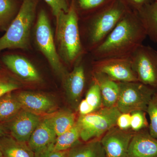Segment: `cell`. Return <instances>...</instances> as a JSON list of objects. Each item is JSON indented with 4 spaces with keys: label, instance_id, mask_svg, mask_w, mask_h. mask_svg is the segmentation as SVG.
<instances>
[{
    "label": "cell",
    "instance_id": "6da1fadb",
    "mask_svg": "<svg viewBox=\"0 0 157 157\" xmlns=\"http://www.w3.org/2000/svg\"><path fill=\"white\" fill-rule=\"evenodd\" d=\"M147 37L137 12L128 10L104 42L90 52L92 59L130 57Z\"/></svg>",
    "mask_w": 157,
    "mask_h": 157
},
{
    "label": "cell",
    "instance_id": "7a4b0ae2",
    "mask_svg": "<svg viewBox=\"0 0 157 157\" xmlns=\"http://www.w3.org/2000/svg\"><path fill=\"white\" fill-rule=\"evenodd\" d=\"M128 10L121 0H114L94 12L79 29L81 41L84 38L86 43L85 50L91 52L101 45Z\"/></svg>",
    "mask_w": 157,
    "mask_h": 157
},
{
    "label": "cell",
    "instance_id": "3957f363",
    "mask_svg": "<svg viewBox=\"0 0 157 157\" xmlns=\"http://www.w3.org/2000/svg\"><path fill=\"white\" fill-rule=\"evenodd\" d=\"M56 39L60 57L69 66L76 64L84 53L79 28V17L75 0L67 12L56 17Z\"/></svg>",
    "mask_w": 157,
    "mask_h": 157
},
{
    "label": "cell",
    "instance_id": "277c9868",
    "mask_svg": "<svg viewBox=\"0 0 157 157\" xmlns=\"http://www.w3.org/2000/svg\"><path fill=\"white\" fill-rule=\"evenodd\" d=\"M36 8V0H23L17 15L0 38V52L6 49L27 48Z\"/></svg>",
    "mask_w": 157,
    "mask_h": 157
},
{
    "label": "cell",
    "instance_id": "5b68a950",
    "mask_svg": "<svg viewBox=\"0 0 157 157\" xmlns=\"http://www.w3.org/2000/svg\"><path fill=\"white\" fill-rule=\"evenodd\" d=\"M121 113L114 106L103 107L87 115L78 116L76 123L79 128L80 140L86 142L101 139L109 129L116 125Z\"/></svg>",
    "mask_w": 157,
    "mask_h": 157
},
{
    "label": "cell",
    "instance_id": "8992f818",
    "mask_svg": "<svg viewBox=\"0 0 157 157\" xmlns=\"http://www.w3.org/2000/svg\"><path fill=\"white\" fill-rule=\"evenodd\" d=\"M119 92L116 106L121 113L136 110L146 112L157 90L139 82H118Z\"/></svg>",
    "mask_w": 157,
    "mask_h": 157
},
{
    "label": "cell",
    "instance_id": "52a82bcc",
    "mask_svg": "<svg viewBox=\"0 0 157 157\" xmlns=\"http://www.w3.org/2000/svg\"><path fill=\"white\" fill-rule=\"evenodd\" d=\"M35 41L39 50L48 60L54 72L62 79L68 71L57 51L50 21L44 10L39 11L35 31Z\"/></svg>",
    "mask_w": 157,
    "mask_h": 157
},
{
    "label": "cell",
    "instance_id": "ba28073f",
    "mask_svg": "<svg viewBox=\"0 0 157 157\" xmlns=\"http://www.w3.org/2000/svg\"><path fill=\"white\" fill-rule=\"evenodd\" d=\"M130 59L138 81L157 90V51L142 44Z\"/></svg>",
    "mask_w": 157,
    "mask_h": 157
},
{
    "label": "cell",
    "instance_id": "9c48e42d",
    "mask_svg": "<svg viewBox=\"0 0 157 157\" xmlns=\"http://www.w3.org/2000/svg\"><path fill=\"white\" fill-rule=\"evenodd\" d=\"M92 71L104 73L116 82H138L130 57H114L93 60Z\"/></svg>",
    "mask_w": 157,
    "mask_h": 157
},
{
    "label": "cell",
    "instance_id": "30bf717a",
    "mask_svg": "<svg viewBox=\"0 0 157 157\" xmlns=\"http://www.w3.org/2000/svg\"><path fill=\"white\" fill-rule=\"evenodd\" d=\"M135 133L131 129L121 130L116 125L109 129L100 139L107 157H127Z\"/></svg>",
    "mask_w": 157,
    "mask_h": 157
},
{
    "label": "cell",
    "instance_id": "8fae6325",
    "mask_svg": "<svg viewBox=\"0 0 157 157\" xmlns=\"http://www.w3.org/2000/svg\"><path fill=\"white\" fill-rule=\"evenodd\" d=\"M79 61L63 78L64 89L68 103L77 110L85 87L86 77L84 66Z\"/></svg>",
    "mask_w": 157,
    "mask_h": 157
},
{
    "label": "cell",
    "instance_id": "7c38bea8",
    "mask_svg": "<svg viewBox=\"0 0 157 157\" xmlns=\"http://www.w3.org/2000/svg\"><path fill=\"white\" fill-rule=\"evenodd\" d=\"M12 119L9 126L11 137L20 142L28 143L42 118L22 109Z\"/></svg>",
    "mask_w": 157,
    "mask_h": 157
},
{
    "label": "cell",
    "instance_id": "4fadbf2b",
    "mask_svg": "<svg viewBox=\"0 0 157 157\" xmlns=\"http://www.w3.org/2000/svg\"><path fill=\"white\" fill-rule=\"evenodd\" d=\"M15 96L22 109L40 116L51 114L56 107L52 98L42 93L22 91Z\"/></svg>",
    "mask_w": 157,
    "mask_h": 157
},
{
    "label": "cell",
    "instance_id": "5bb4252c",
    "mask_svg": "<svg viewBox=\"0 0 157 157\" xmlns=\"http://www.w3.org/2000/svg\"><path fill=\"white\" fill-rule=\"evenodd\" d=\"M2 59L10 71L24 81L38 82L42 80L40 73L35 66L24 57L17 55H7Z\"/></svg>",
    "mask_w": 157,
    "mask_h": 157
},
{
    "label": "cell",
    "instance_id": "9a60e30c",
    "mask_svg": "<svg viewBox=\"0 0 157 157\" xmlns=\"http://www.w3.org/2000/svg\"><path fill=\"white\" fill-rule=\"evenodd\" d=\"M127 157H157V139L151 135L148 128L135 132Z\"/></svg>",
    "mask_w": 157,
    "mask_h": 157
},
{
    "label": "cell",
    "instance_id": "2e32d148",
    "mask_svg": "<svg viewBox=\"0 0 157 157\" xmlns=\"http://www.w3.org/2000/svg\"><path fill=\"white\" fill-rule=\"evenodd\" d=\"M56 137L47 115L40 121L27 144L35 153L54 144Z\"/></svg>",
    "mask_w": 157,
    "mask_h": 157
},
{
    "label": "cell",
    "instance_id": "e0dca14e",
    "mask_svg": "<svg viewBox=\"0 0 157 157\" xmlns=\"http://www.w3.org/2000/svg\"><path fill=\"white\" fill-rule=\"evenodd\" d=\"M91 78L100 88L103 107L116 106L119 92L118 82L113 81L104 73L93 72L92 70Z\"/></svg>",
    "mask_w": 157,
    "mask_h": 157
},
{
    "label": "cell",
    "instance_id": "ac0fdd59",
    "mask_svg": "<svg viewBox=\"0 0 157 157\" xmlns=\"http://www.w3.org/2000/svg\"><path fill=\"white\" fill-rule=\"evenodd\" d=\"M0 150L2 157H35L27 143L20 142L11 136L0 137Z\"/></svg>",
    "mask_w": 157,
    "mask_h": 157
},
{
    "label": "cell",
    "instance_id": "d6986e66",
    "mask_svg": "<svg viewBox=\"0 0 157 157\" xmlns=\"http://www.w3.org/2000/svg\"><path fill=\"white\" fill-rule=\"evenodd\" d=\"M147 37L157 44V2L144 6L137 12Z\"/></svg>",
    "mask_w": 157,
    "mask_h": 157
},
{
    "label": "cell",
    "instance_id": "ffe728a7",
    "mask_svg": "<svg viewBox=\"0 0 157 157\" xmlns=\"http://www.w3.org/2000/svg\"><path fill=\"white\" fill-rule=\"evenodd\" d=\"M67 157H107L100 139L78 141L69 150Z\"/></svg>",
    "mask_w": 157,
    "mask_h": 157
},
{
    "label": "cell",
    "instance_id": "44dd1931",
    "mask_svg": "<svg viewBox=\"0 0 157 157\" xmlns=\"http://www.w3.org/2000/svg\"><path fill=\"white\" fill-rule=\"evenodd\" d=\"M57 137L73 128L76 123L75 112L70 109H64L48 115Z\"/></svg>",
    "mask_w": 157,
    "mask_h": 157
},
{
    "label": "cell",
    "instance_id": "7402d4cb",
    "mask_svg": "<svg viewBox=\"0 0 157 157\" xmlns=\"http://www.w3.org/2000/svg\"><path fill=\"white\" fill-rule=\"evenodd\" d=\"M22 109L15 95L8 93L0 98V120L12 118Z\"/></svg>",
    "mask_w": 157,
    "mask_h": 157
},
{
    "label": "cell",
    "instance_id": "603a6c76",
    "mask_svg": "<svg viewBox=\"0 0 157 157\" xmlns=\"http://www.w3.org/2000/svg\"><path fill=\"white\" fill-rule=\"evenodd\" d=\"M80 140L79 128L76 123L70 130L57 137L54 148L57 151L69 150Z\"/></svg>",
    "mask_w": 157,
    "mask_h": 157
},
{
    "label": "cell",
    "instance_id": "cb8c5ba5",
    "mask_svg": "<svg viewBox=\"0 0 157 157\" xmlns=\"http://www.w3.org/2000/svg\"><path fill=\"white\" fill-rule=\"evenodd\" d=\"M86 101L93 107L95 111L103 107L102 96L99 86L95 81L91 79L87 93L86 94Z\"/></svg>",
    "mask_w": 157,
    "mask_h": 157
},
{
    "label": "cell",
    "instance_id": "d4e9b609",
    "mask_svg": "<svg viewBox=\"0 0 157 157\" xmlns=\"http://www.w3.org/2000/svg\"><path fill=\"white\" fill-rule=\"evenodd\" d=\"M156 93L152 98L147 109L146 113L149 117L150 122L148 130L152 137L157 139V96Z\"/></svg>",
    "mask_w": 157,
    "mask_h": 157
},
{
    "label": "cell",
    "instance_id": "484cf974",
    "mask_svg": "<svg viewBox=\"0 0 157 157\" xmlns=\"http://www.w3.org/2000/svg\"><path fill=\"white\" fill-rule=\"evenodd\" d=\"M146 112L136 110L131 113V129L134 132L148 128L149 124L146 118Z\"/></svg>",
    "mask_w": 157,
    "mask_h": 157
},
{
    "label": "cell",
    "instance_id": "4316f807",
    "mask_svg": "<svg viewBox=\"0 0 157 157\" xmlns=\"http://www.w3.org/2000/svg\"><path fill=\"white\" fill-rule=\"evenodd\" d=\"M113 1L114 0H78V3L82 10L98 11L107 6L106 4L110 3Z\"/></svg>",
    "mask_w": 157,
    "mask_h": 157
},
{
    "label": "cell",
    "instance_id": "83f0119b",
    "mask_svg": "<svg viewBox=\"0 0 157 157\" xmlns=\"http://www.w3.org/2000/svg\"><path fill=\"white\" fill-rule=\"evenodd\" d=\"M14 8L12 0H0V24L7 22L11 18Z\"/></svg>",
    "mask_w": 157,
    "mask_h": 157
},
{
    "label": "cell",
    "instance_id": "f1b7e54d",
    "mask_svg": "<svg viewBox=\"0 0 157 157\" xmlns=\"http://www.w3.org/2000/svg\"><path fill=\"white\" fill-rule=\"evenodd\" d=\"M45 1L50 7L52 14L55 17L62 11L67 12L70 8L67 0H45Z\"/></svg>",
    "mask_w": 157,
    "mask_h": 157
},
{
    "label": "cell",
    "instance_id": "f546056e",
    "mask_svg": "<svg viewBox=\"0 0 157 157\" xmlns=\"http://www.w3.org/2000/svg\"><path fill=\"white\" fill-rule=\"evenodd\" d=\"M52 144L40 151L35 153V157H67L69 150L57 151Z\"/></svg>",
    "mask_w": 157,
    "mask_h": 157
},
{
    "label": "cell",
    "instance_id": "4dcf8cb0",
    "mask_svg": "<svg viewBox=\"0 0 157 157\" xmlns=\"http://www.w3.org/2000/svg\"><path fill=\"white\" fill-rule=\"evenodd\" d=\"M19 88V84L15 82L0 78V98L8 93L18 89Z\"/></svg>",
    "mask_w": 157,
    "mask_h": 157
},
{
    "label": "cell",
    "instance_id": "1f68e13d",
    "mask_svg": "<svg viewBox=\"0 0 157 157\" xmlns=\"http://www.w3.org/2000/svg\"><path fill=\"white\" fill-rule=\"evenodd\" d=\"M129 10L137 12L141 8L148 4L155 2L156 0H121Z\"/></svg>",
    "mask_w": 157,
    "mask_h": 157
},
{
    "label": "cell",
    "instance_id": "d6a6232c",
    "mask_svg": "<svg viewBox=\"0 0 157 157\" xmlns=\"http://www.w3.org/2000/svg\"><path fill=\"white\" fill-rule=\"evenodd\" d=\"M131 113H121L117 120V126L121 130H127L131 129Z\"/></svg>",
    "mask_w": 157,
    "mask_h": 157
},
{
    "label": "cell",
    "instance_id": "836d02e7",
    "mask_svg": "<svg viewBox=\"0 0 157 157\" xmlns=\"http://www.w3.org/2000/svg\"><path fill=\"white\" fill-rule=\"evenodd\" d=\"M79 115H85L94 112V109L88 104L85 99H82L80 101L77 109Z\"/></svg>",
    "mask_w": 157,
    "mask_h": 157
},
{
    "label": "cell",
    "instance_id": "e575fe53",
    "mask_svg": "<svg viewBox=\"0 0 157 157\" xmlns=\"http://www.w3.org/2000/svg\"><path fill=\"white\" fill-rule=\"evenodd\" d=\"M5 135V132L2 127L0 125V137H2Z\"/></svg>",
    "mask_w": 157,
    "mask_h": 157
},
{
    "label": "cell",
    "instance_id": "d590c367",
    "mask_svg": "<svg viewBox=\"0 0 157 157\" xmlns=\"http://www.w3.org/2000/svg\"><path fill=\"white\" fill-rule=\"evenodd\" d=\"M0 157H2V152L0 150Z\"/></svg>",
    "mask_w": 157,
    "mask_h": 157
},
{
    "label": "cell",
    "instance_id": "8d00e7d4",
    "mask_svg": "<svg viewBox=\"0 0 157 157\" xmlns=\"http://www.w3.org/2000/svg\"><path fill=\"white\" fill-rule=\"evenodd\" d=\"M155 2H157V0H156Z\"/></svg>",
    "mask_w": 157,
    "mask_h": 157
},
{
    "label": "cell",
    "instance_id": "74e56055",
    "mask_svg": "<svg viewBox=\"0 0 157 157\" xmlns=\"http://www.w3.org/2000/svg\"><path fill=\"white\" fill-rule=\"evenodd\" d=\"M156 95L157 96V93H156Z\"/></svg>",
    "mask_w": 157,
    "mask_h": 157
}]
</instances>
